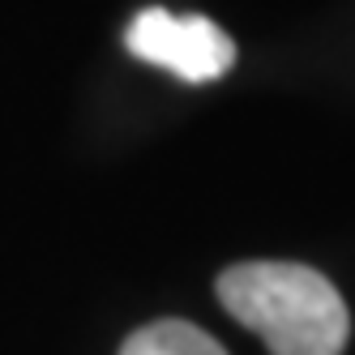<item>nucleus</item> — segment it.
<instances>
[{
  "instance_id": "nucleus-2",
  "label": "nucleus",
  "mask_w": 355,
  "mask_h": 355,
  "mask_svg": "<svg viewBox=\"0 0 355 355\" xmlns=\"http://www.w3.org/2000/svg\"><path fill=\"white\" fill-rule=\"evenodd\" d=\"M129 52L155 69L175 73L180 82L206 86L236 64V43L210 17H175L167 9H141L124 31Z\"/></svg>"
},
{
  "instance_id": "nucleus-3",
  "label": "nucleus",
  "mask_w": 355,
  "mask_h": 355,
  "mask_svg": "<svg viewBox=\"0 0 355 355\" xmlns=\"http://www.w3.org/2000/svg\"><path fill=\"white\" fill-rule=\"evenodd\" d=\"M120 355H227V351L201 325L167 317V321H150L137 334H129Z\"/></svg>"
},
{
  "instance_id": "nucleus-1",
  "label": "nucleus",
  "mask_w": 355,
  "mask_h": 355,
  "mask_svg": "<svg viewBox=\"0 0 355 355\" xmlns=\"http://www.w3.org/2000/svg\"><path fill=\"white\" fill-rule=\"evenodd\" d=\"M218 300L270 355H343L351 313L338 287L300 261H240L218 274Z\"/></svg>"
}]
</instances>
